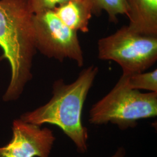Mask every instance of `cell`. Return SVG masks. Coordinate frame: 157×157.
<instances>
[{
    "label": "cell",
    "instance_id": "6da1fadb",
    "mask_svg": "<svg viewBox=\"0 0 157 157\" xmlns=\"http://www.w3.org/2000/svg\"><path fill=\"white\" fill-rule=\"evenodd\" d=\"M98 67L91 65L83 69L78 78L67 84L62 79L53 84L52 97L43 106L24 113L21 119L26 122L41 126L56 125L73 142L78 151H87L88 129L82 122L84 102L95 78Z\"/></svg>",
    "mask_w": 157,
    "mask_h": 157
},
{
    "label": "cell",
    "instance_id": "7a4b0ae2",
    "mask_svg": "<svg viewBox=\"0 0 157 157\" xmlns=\"http://www.w3.org/2000/svg\"><path fill=\"white\" fill-rule=\"evenodd\" d=\"M33 17L28 0L0 1V47L11 67L6 101L18 97L31 78L36 50Z\"/></svg>",
    "mask_w": 157,
    "mask_h": 157
},
{
    "label": "cell",
    "instance_id": "3957f363",
    "mask_svg": "<svg viewBox=\"0 0 157 157\" xmlns=\"http://www.w3.org/2000/svg\"><path fill=\"white\" fill-rule=\"evenodd\" d=\"M157 115V92L132 89L122 75L112 90L92 105L89 122L97 126L113 124L125 130L135 128L141 119Z\"/></svg>",
    "mask_w": 157,
    "mask_h": 157
},
{
    "label": "cell",
    "instance_id": "277c9868",
    "mask_svg": "<svg viewBox=\"0 0 157 157\" xmlns=\"http://www.w3.org/2000/svg\"><path fill=\"white\" fill-rule=\"evenodd\" d=\"M98 59L118 63L122 74L145 72L157 60V36L133 31L124 25L97 43Z\"/></svg>",
    "mask_w": 157,
    "mask_h": 157
},
{
    "label": "cell",
    "instance_id": "5b68a950",
    "mask_svg": "<svg viewBox=\"0 0 157 157\" xmlns=\"http://www.w3.org/2000/svg\"><path fill=\"white\" fill-rule=\"evenodd\" d=\"M33 26L36 49L61 62L68 59L79 67L83 66V52L78 32L66 26L53 10L33 14Z\"/></svg>",
    "mask_w": 157,
    "mask_h": 157
},
{
    "label": "cell",
    "instance_id": "8992f818",
    "mask_svg": "<svg viewBox=\"0 0 157 157\" xmlns=\"http://www.w3.org/2000/svg\"><path fill=\"white\" fill-rule=\"evenodd\" d=\"M13 137L0 147V157H49L56 137L47 128L16 119L12 125Z\"/></svg>",
    "mask_w": 157,
    "mask_h": 157
},
{
    "label": "cell",
    "instance_id": "52a82bcc",
    "mask_svg": "<svg viewBox=\"0 0 157 157\" xmlns=\"http://www.w3.org/2000/svg\"><path fill=\"white\" fill-rule=\"evenodd\" d=\"M130 28L139 33L157 36V0H126Z\"/></svg>",
    "mask_w": 157,
    "mask_h": 157
},
{
    "label": "cell",
    "instance_id": "ba28073f",
    "mask_svg": "<svg viewBox=\"0 0 157 157\" xmlns=\"http://www.w3.org/2000/svg\"><path fill=\"white\" fill-rule=\"evenodd\" d=\"M53 11L62 22L74 31L82 33L89 31V25L93 15L90 0H70Z\"/></svg>",
    "mask_w": 157,
    "mask_h": 157
},
{
    "label": "cell",
    "instance_id": "9c48e42d",
    "mask_svg": "<svg viewBox=\"0 0 157 157\" xmlns=\"http://www.w3.org/2000/svg\"><path fill=\"white\" fill-rule=\"evenodd\" d=\"M92 6L93 14L98 16L102 11L108 15L110 22L117 23L118 16H127L128 6L126 0H90Z\"/></svg>",
    "mask_w": 157,
    "mask_h": 157
},
{
    "label": "cell",
    "instance_id": "30bf717a",
    "mask_svg": "<svg viewBox=\"0 0 157 157\" xmlns=\"http://www.w3.org/2000/svg\"><path fill=\"white\" fill-rule=\"evenodd\" d=\"M129 87L135 90H144L157 92V69L148 72H139L124 75Z\"/></svg>",
    "mask_w": 157,
    "mask_h": 157
},
{
    "label": "cell",
    "instance_id": "8fae6325",
    "mask_svg": "<svg viewBox=\"0 0 157 157\" xmlns=\"http://www.w3.org/2000/svg\"><path fill=\"white\" fill-rule=\"evenodd\" d=\"M69 1L70 0H28L30 10L33 14L53 10Z\"/></svg>",
    "mask_w": 157,
    "mask_h": 157
},
{
    "label": "cell",
    "instance_id": "7c38bea8",
    "mask_svg": "<svg viewBox=\"0 0 157 157\" xmlns=\"http://www.w3.org/2000/svg\"><path fill=\"white\" fill-rule=\"evenodd\" d=\"M109 157H128L127 152L123 147H118L115 152Z\"/></svg>",
    "mask_w": 157,
    "mask_h": 157
}]
</instances>
